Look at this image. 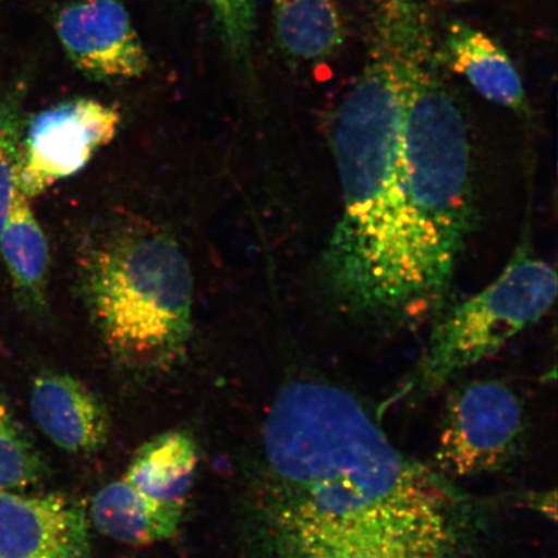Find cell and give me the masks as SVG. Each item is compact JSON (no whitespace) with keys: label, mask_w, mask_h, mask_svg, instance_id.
<instances>
[{"label":"cell","mask_w":558,"mask_h":558,"mask_svg":"<svg viewBox=\"0 0 558 558\" xmlns=\"http://www.w3.org/2000/svg\"><path fill=\"white\" fill-rule=\"evenodd\" d=\"M401 117L399 74L378 41L333 113L343 207L317 278L335 312L383 329L434 318L446 306L404 181Z\"/></svg>","instance_id":"obj_1"},{"label":"cell","mask_w":558,"mask_h":558,"mask_svg":"<svg viewBox=\"0 0 558 558\" xmlns=\"http://www.w3.org/2000/svg\"><path fill=\"white\" fill-rule=\"evenodd\" d=\"M259 512L314 525L411 529L464 518L465 499L403 456L365 404L302 379L276 396L262 429Z\"/></svg>","instance_id":"obj_2"},{"label":"cell","mask_w":558,"mask_h":558,"mask_svg":"<svg viewBox=\"0 0 558 558\" xmlns=\"http://www.w3.org/2000/svg\"><path fill=\"white\" fill-rule=\"evenodd\" d=\"M376 24V40L389 52L400 80L401 158L409 198L446 300L476 220L469 122L439 70L423 7L396 4Z\"/></svg>","instance_id":"obj_3"},{"label":"cell","mask_w":558,"mask_h":558,"mask_svg":"<svg viewBox=\"0 0 558 558\" xmlns=\"http://www.w3.org/2000/svg\"><path fill=\"white\" fill-rule=\"evenodd\" d=\"M83 295L114 360L165 369L183 359L192 333L194 284L177 241L153 229L118 233L81 263Z\"/></svg>","instance_id":"obj_4"},{"label":"cell","mask_w":558,"mask_h":558,"mask_svg":"<svg viewBox=\"0 0 558 558\" xmlns=\"http://www.w3.org/2000/svg\"><path fill=\"white\" fill-rule=\"evenodd\" d=\"M556 296V270L536 255L527 235L490 284L437 314L421 360L392 401L414 402L436 393L538 323Z\"/></svg>","instance_id":"obj_5"},{"label":"cell","mask_w":558,"mask_h":558,"mask_svg":"<svg viewBox=\"0 0 558 558\" xmlns=\"http://www.w3.org/2000/svg\"><path fill=\"white\" fill-rule=\"evenodd\" d=\"M526 429L525 404L508 383L464 384L446 403L436 472L444 477H472L505 470L518 458Z\"/></svg>","instance_id":"obj_6"},{"label":"cell","mask_w":558,"mask_h":558,"mask_svg":"<svg viewBox=\"0 0 558 558\" xmlns=\"http://www.w3.org/2000/svg\"><path fill=\"white\" fill-rule=\"evenodd\" d=\"M268 558H457L463 520L413 529H359L259 513Z\"/></svg>","instance_id":"obj_7"},{"label":"cell","mask_w":558,"mask_h":558,"mask_svg":"<svg viewBox=\"0 0 558 558\" xmlns=\"http://www.w3.org/2000/svg\"><path fill=\"white\" fill-rule=\"evenodd\" d=\"M122 122L120 110L94 99H73L34 116L21 136L17 187L38 197L59 181L74 177L102 146L111 143Z\"/></svg>","instance_id":"obj_8"},{"label":"cell","mask_w":558,"mask_h":558,"mask_svg":"<svg viewBox=\"0 0 558 558\" xmlns=\"http://www.w3.org/2000/svg\"><path fill=\"white\" fill-rule=\"evenodd\" d=\"M53 26L68 59L89 80H136L149 56L120 0H73L54 13Z\"/></svg>","instance_id":"obj_9"},{"label":"cell","mask_w":558,"mask_h":558,"mask_svg":"<svg viewBox=\"0 0 558 558\" xmlns=\"http://www.w3.org/2000/svg\"><path fill=\"white\" fill-rule=\"evenodd\" d=\"M85 505L62 494L25 497L0 488V558H87Z\"/></svg>","instance_id":"obj_10"},{"label":"cell","mask_w":558,"mask_h":558,"mask_svg":"<svg viewBox=\"0 0 558 558\" xmlns=\"http://www.w3.org/2000/svg\"><path fill=\"white\" fill-rule=\"evenodd\" d=\"M31 409L41 432L65 451L93 453L109 441L107 407L73 376L40 374L33 384Z\"/></svg>","instance_id":"obj_11"},{"label":"cell","mask_w":558,"mask_h":558,"mask_svg":"<svg viewBox=\"0 0 558 558\" xmlns=\"http://www.w3.org/2000/svg\"><path fill=\"white\" fill-rule=\"evenodd\" d=\"M445 60L487 101L518 114L527 113L520 73L490 35L463 23L450 24L445 37Z\"/></svg>","instance_id":"obj_12"},{"label":"cell","mask_w":558,"mask_h":558,"mask_svg":"<svg viewBox=\"0 0 558 558\" xmlns=\"http://www.w3.org/2000/svg\"><path fill=\"white\" fill-rule=\"evenodd\" d=\"M185 507L153 499L122 477L95 494L89 514L95 527L109 538L150 546L177 534Z\"/></svg>","instance_id":"obj_13"},{"label":"cell","mask_w":558,"mask_h":558,"mask_svg":"<svg viewBox=\"0 0 558 558\" xmlns=\"http://www.w3.org/2000/svg\"><path fill=\"white\" fill-rule=\"evenodd\" d=\"M0 253L21 305L34 316H45L48 310L50 246L44 229L35 218L31 198L21 193L19 187L0 233Z\"/></svg>","instance_id":"obj_14"},{"label":"cell","mask_w":558,"mask_h":558,"mask_svg":"<svg viewBox=\"0 0 558 558\" xmlns=\"http://www.w3.org/2000/svg\"><path fill=\"white\" fill-rule=\"evenodd\" d=\"M198 460L194 438L184 430H170L135 452L123 478L153 499L186 505Z\"/></svg>","instance_id":"obj_15"},{"label":"cell","mask_w":558,"mask_h":558,"mask_svg":"<svg viewBox=\"0 0 558 558\" xmlns=\"http://www.w3.org/2000/svg\"><path fill=\"white\" fill-rule=\"evenodd\" d=\"M274 16L278 44L292 59L324 61L344 44V20L335 0H274Z\"/></svg>","instance_id":"obj_16"},{"label":"cell","mask_w":558,"mask_h":558,"mask_svg":"<svg viewBox=\"0 0 558 558\" xmlns=\"http://www.w3.org/2000/svg\"><path fill=\"white\" fill-rule=\"evenodd\" d=\"M47 477V464L37 445L0 397V488L23 490Z\"/></svg>","instance_id":"obj_17"},{"label":"cell","mask_w":558,"mask_h":558,"mask_svg":"<svg viewBox=\"0 0 558 558\" xmlns=\"http://www.w3.org/2000/svg\"><path fill=\"white\" fill-rule=\"evenodd\" d=\"M21 136L19 101L9 97L0 101V233L17 190Z\"/></svg>","instance_id":"obj_18"},{"label":"cell","mask_w":558,"mask_h":558,"mask_svg":"<svg viewBox=\"0 0 558 558\" xmlns=\"http://www.w3.org/2000/svg\"><path fill=\"white\" fill-rule=\"evenodd\" d=\"M213 12L229 51L242 58L250 50L256 0H202Z\"/></svg>","instance_id":"obj_19"},{"label":"cell","mask_w":558,"mask_h":558,"mask_svg":"<svg viewBox=\"0 0 558 558\" xmlns=\"http://www.w3.org/2000/svg\"><path fill=\"white\" fill-rule=\"evenodd\" d=\"M453 3H464V2H471V0H451Z\"/></svg>","instance_id":"obj_20"}]
</instances>
